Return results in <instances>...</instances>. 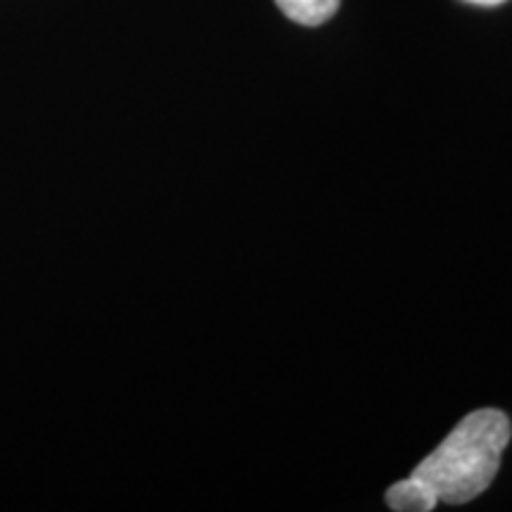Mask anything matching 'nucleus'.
Listing matches in <instances>:
<instances>
[{"instance_id": "obj_3", "label": "nucleus", "mask_w": 512, "mask_h": 512, "mask_svg": "<svg viewBox=\"0 0 512 512\" xmlns=\"http://www.w3.org/2000/svg\"><path fill=\"white\" fill-rule=\"evenodd\" d=\"M285 17L302 27H320L335 15L339 0H275Z\"/></svg>"}, {"instance_id": "obj_1", "label": "nucleus", "mask_w": 512, "mask_h": 512, "mask_svg": "<svg viewBox=\"0 0 512 512\" xmlns=\"http://www.w3.org/2000/svg\"><path fill=\"white\" fill-rule=\"evenodd\" d=\"M512 434L508 415L496 408L470 413L411 472L432 486L439 503L463 505L489 489Z\"/></svg>"}, {"instance_id": "obj_4", "label": "nucleus", "mask_w": 512, "mask_h": 512, "mask_svg": "<svg viewBox=\"0 0 512 512\" xmlns=\"http://www.w3.org/2000/svg\"><path fill=\"white\" fill-rule=\"evenodd\" d=\"M470 5H482V8H496V5L508 3V0H465Z\"/></svg>"}, {"instance_id": "obj_2", "label": "nucleus", "mask_w": 512, "mask_h": 512, "mask_svg": "<svg viewBox=\"0 0 512 512\" xmlns=\"http://www.w3.org/2000/svg\"><path fill=\"white\" fill-rule=\"evenodd\" d=\"M387 505L396 512H432L439 505V498L430 484L411 475L389 486Z\"/></svg>"}]
</instances>
